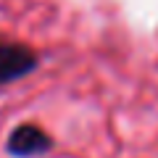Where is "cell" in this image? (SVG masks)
Listing matches in <instances>:
<instances>
[{
  "instance_id": "7a4b0ae2",
  "label": "cell",
  "mask_w": 158,
  "mask_h": 158,
  "mask_svg": "<svg viewBox=\"0 0 158 158\" xmlns=\"http://www.w3.org/2000/svg\"><path fill=\"white\" fill-rule=\"evenodd\" d=\"M50 150V137L37 124H21L8 137V153L16 158H37Z\"/></svg>"
},
{
  "instance_id": "6da1fadb",
  "label": "cell",
  "mask_w": 158,
  "mask_h": 158,
  "mask_svg": "<svg viewBox=\"0 0 158 158\" xmlns=\"http://www.w3.org/2000/svg\"><path fill=\"white\" fill-rule=\"evenodd\" d=\"M37 69V56L32 48L16 42H0V85L16 82Z\"/></svg>"
}]
</instances>
